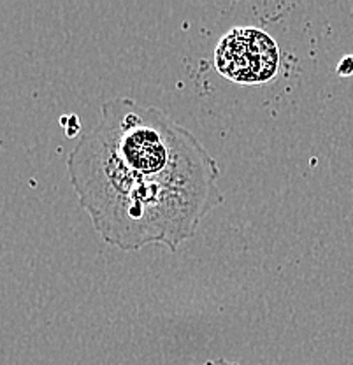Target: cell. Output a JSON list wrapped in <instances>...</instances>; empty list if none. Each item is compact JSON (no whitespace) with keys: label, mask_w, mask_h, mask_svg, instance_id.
Here are the masks:
<instances>
[{"label":"cell","mask_w":353,"mask_h":365,"mask_svg":"<svg viewBox=\"0 0 353 365\" xmlns=\"http://www.w3.org/2000/svg\"><path fill=\"white\" fill-rule=\"evenodd\" d=\"M337 72H339L341 76H350L353 74V56H344L343 60H341V63L337 66Z\"/></svg>","instance_id":"3957f363"},{"label":"cell","mask_w":353,"mask_h":365,"mask_svg":"<svg viewBox=\"0 0 353 365\" xmlns=\"http://www.w3.org/2000/svg\"><path fill=\"white\" fill-rule=\"evenodd\" d=\"M200 365H239V364L230 362V360H227V359H213V360H208V362H204Z\"/></svg>","instance_id":"5b68a950"},{"label":"cell","mask_w":353,"mask_h":365,"mask_svg":"<svg viewBox=\"0 0 353 365\" xmlns=\"http://www.w3.org/2000/svg\"><path fill=\"white\" fill-rule=\"evenodd\" d=\"M215 66L223 78L239 85H264L278 72V46L259 29L237 26L220 41Z\"/></svg>","instance_id":"7a4b0ae2"},{"label":"cell","mask_w":353,"mask_h":365,"mask_svg":"<svg viewBox=\"0 0 353 365\" xmlns=\"http://www.w3.org/2000/svg\"><path fill=\"white\" fill-rule=\"evenodd\" d=\"M69 121H71V123L66 127V132H67V135H69V137H74L79 130V120H78V116H76V114H69Z\"/></svg>","instance_id":"277c9868"},{"label":"cell","mask_w":353,"mask_h":365,"mask_svg":"<svg viewBox=\"0 0 353 365\" xmlns=\"http://www.w3.org/2000/svg\"><path fill=\"white\" fill-rule=\"evenodd\" d=\"M67 170L102 241L121 251H176L223 202L218 162L162 109L120 97L67 157Z\"/></svg>","instance_id":"6da1fadb"}]
</instances>
